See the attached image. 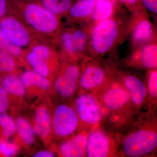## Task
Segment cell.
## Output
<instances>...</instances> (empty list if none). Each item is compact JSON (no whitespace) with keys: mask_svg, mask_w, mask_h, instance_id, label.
Returning <instances> with one entry per match:
<instances>
[{"mask_svg":"<svg viewBox=\"0 0 157 157\" xmlns=\"http://www.w3.org/2000/svg\"><path fill=\"white\" fill-rule=\"evenodd\" d=\"M23 9L25 18L33 28L38 32L50 33L58 26L56 15L48 11L43 6L35 2H23L22 0H11Z\"/></svg>","mask_w":157,"mask_h":157,"instance_id":"cell-4","label":"cell"},{"mask_svg":"<svg viewBox=\"0 0 157 157\" xmlns=\"http://www.w3.org/2000/svg\"><path fill=\"white\" fill-rule=\"evenodd\" d=\"M53 124L57 135L66 137L72 134L77 129L78 124V117L72 107L62 104L56 109Z\"/></svg>","mask_w":157,"mask_h":157,"instance_id":"cell-7","label":"cell"},{"mask_svg":"<svg viewBox=\"0 0 157 157\" xmlns=\"http://www.w3.org/2000/svg\"><path fill=\"white\" fill-rule=\"evenodd\" d=\"M106 77V71L101 65L90 63L83 70L79 83L85 90L94 92L104 83Z\"/></svg>","mask_w":157,"mask_h":157,"instance_id":"cell-9","label":"cell"},{"mask_svg":"<svg viewBox=\"0 0 157 157\" xmlns=\"http://www.w3.org/2000/svg\"><path fill=\"white\" fill-rule=\"evenodd\" d=\"M120 2L122 3V4H124L126 0H118Z\"/></svg>","mask_w":157,"mask_h":157,"instance_id":"cell-36","label":"cell"},{"mask_svg":"<svg viewBox=\"0 0 157 157\" xmlns=\"http://www.w3.org/2000/svg\"><path fill=\"white\" fill-rule=\"evenodd\" d=\"M0 49L6 50L11 55L18 56L21 54L20 48L11 44L0 32Z\"/></svg>","mask_w":157,"mask_h":157,"instance_id":"cell-27","label":"cell"},{"mask_svg":"<svg viewBox=\"0 0 157 157\" xmlns=\"http://www.w3.org/2000/svg\"><path fill=\"white\" fill-rule=\"evenodd\" d=\"M157 147V128L145 125L130 132L124 138L122 148L124 155L129 157L148 155Z\"/></svg>","mask_w":157,"mask_h":157,"instance_id":"cell-2","label":"cell"},{"mask_svg":"<svg viewBox=\"0 0 157 157\" xmlns=\"http://www.w3.org/2000/svg\"><path fill=\"white\" fill-rule=\"evenodd\" d=\"M62 39L64 47L68 52L74 53L76 52L71 33L67 32L64 33Z\"/></svg>","mask_w":157,"mask_h":157,"instance_id":"cell-29","label":"cell"},{"mask_svg":"<svg viewBox=\"0 0 157 157\" xmlns=\"http://www.w3.org/2000/svg\"><path fill=\"white\" fill-rule=\"evenodd\" d=\"M121 24L114 18L102 21L94 29L91 46L94 53H107L117 44L121 37Z\"/></svg>","mask_w":157,"mask_h":157,"instance_id":"cell-3","label":"cell"},{"mask_svg":"<svg viewBox=\"0 0 157 157\" xmlns=\"http://www.w3.org/2000/svg\"><path fill=\"white\" fill-rule=\"evenodd\" d=\"M75 109L78 118L88 127L96 126L103 117L100 104L93 94L78 97L75 101Z\"/></svg>","mask_w":157,"mask_h":157,"instance_id":"cell-6","label":"cell"},{"mask_svg":"<svg viewBox=\"0 0 157 157\" xmlns=\"http://www.w3.org/2000/svg\"><path fill=\"white\" fill-rule=\"evenodd\" d=\"M10 0H0V19L6 14Z\"/></svg>","mask_w":157,"mask_h":157,"instance_id":"cell-34","label":"cell"},{"mask_svg":"<svg viewBox=\"0 0 157 157\" xmlns=\"http://www.w3.org/2000/svg\"><path fill=\"white\" fill-rule=\"evenodd\" d=\"M147 91V99L155 102L157 98V71L156 69L151 70L147 76V83L145 86Z\"/></svg>","mask_w":157,"mask_h":157,"instance_id":"cell-23","label":"cell"},{"mask_svg":"<svg viewBox=\"0 0 157 157\" xmlns=\"http://www.w3.org/2000/svg\"><path fill=\"white\" fill-rule=\"evenodd\" d=\"M71 35L76 52L83 51L87 43L86 34L82 31L77 30L71 33Z\"/></svg>","mask_w":157,"mask_h":157,"instance_id":"cell-26","label":"cell"},{"mask_svg":"<svg viewBox=\"0 0 157 157\" xmlns=\"http://www.w3.org/2000/svg\"><path fill=\"white\" fill-rule=\"evenodd\" d=\"M54 155L52 153L47 151L39 152L34 156V157H52Z\"/></svg>","mask_w":157,"mask_h":157,"instance_id":"cell-35","label":"cell"},{"mask_svg":"<svg viewBox=\"0 0 157 157\" xmlns=\"http://www.w3.org/2000/svg\"><path fill=\"white\" fill-rule=\"evenodd\" d=\"M154 29L148 20L140 21L135 27L133 34V42L135 45L138 46L148 42L152 39Z\"/></svg>","mask_w":157,"mask_h":157,"instance_id":"cell-13","label":"cell"},{"mask_svg":"<svg viewBox=\"0 0 157 157\" xmlns=\"http://www.w3.org/2000/svg\"><path fill=\"white\" fill-rule=\"evenodd\" d=\"M21 80L24 85L27 86H34L42 89H46L50 86L49 82L45 77L31 71L25 72L21 76Z\"/></svg>","mask_w":157,"mask_h":157,"instance_id":"cell-20","label":"cell"},{"mask_svg":"<svg viewBox=\"0 0 157 157\" xmlns=\"http://www.w3.org/2000/svg\"><path fill=\"white\" fill-rule=\"evenodd\" d=\"M50 117L47 109L39 108L36 112L34 131L41 137L48 135L50 128Z\"/></svg>","mask_w":157,"mask_h":157,"instance_id":"cell-15","label":"cell"},{"mask_svg":"<svg viewBox=\"0 0 157 157\" xmlns=\"http://www.w3.org/2000/svg\"><path fill=\"white\" fill-rule=\"evenodd\" d=\"M144 6L147 10L155 14L157 13V0H142Z\"/></svg>","mask_w":157,"mask_h":157,"instance_id":"cell-32","label":"cell"},{"mask_svg":"<svg viewBox=\"0 0 157 157\" xmlns=\"http://www.w3.org/2000/svg\"><path fill=\"white\" fill-rule=\"evenodd\" d=\"M2 86L6 92L22 96L25 94V87L21 79L13 75L5 76L2 81Z\"/></svg>","mask_w":157,"mask_h":157,"instance_id":"cell-17","label":"cell"},{"mask_svg":"<svg viewBox=\"0 0 157 157\" xmlns=\"http://www.w3.org/2000/svg\"><path fill=\"white\" fill-rule=\"evenodd\" d=\"M15 66L14 59L11 54L6 50L0 49V74L12 72Z\"/></svg>","mask_w":157,"mask_h":157,"instance_id":"cell-25","label":"cell"},{"mask_svg":"<svg viewBox=\"0 0 157 157\" xmlns=\"http://www.w3.org/2000/svg\"><path fill=\"white\" fill-rule=\"evenodd\" d=\"M16 126L18 135L24 142L28 144L33 143L34 131L27 121L19 118L16 121Z\"/></svg>","mask_w":157,"mask_h":157,"instance_id":"cell-21","label":"cell"},{"mask_svg":"<svg viewBox=\"0 0 157 157\" xmlns=\"http://www.w3.org/2000/svg\"><path fill=\"white\" fill-rule=\"evenodd\" d=\"M113 11L112 0H96L93 11V17L97 21H103L109 18Z\"/></svg>","mask_w":157,"mask_h":157,"instance_id":"cell-19","label":"cell"},{"mask_svg":"<svg viewBox=\"0 0 157 157\" xmlns=\"http://www.w3.org/2000/svg\"><path fill=\"white\" fill-rule=\"evenodd\" d=\"M17 147L14 144L7 140H0V153L6 157L12 156L17 153Z\"/></svg>","mask_w":157,"mask_h":157,"instance_id":"cell-28","label":"cell"},{"mask_svg":"<svg viewBox=\"0 0 157 157\" xmlns=\"http://www.w3.org/2000/svg\"><path fill=\"white\" fill-rule=\"evenodd\" d=\"M123 81L135 107L143 106L147 100V91L143 82L132 75L125 76Z\"/></svg>","mask_w":157,"mask_h":157,"instance_id":"cell-11","label":"cell"},{"mask_svg":"<svg viewBox=\"0 0 157 157\" xmlns=\"http://www.w3.org/2000/svg\"><path fill=\"white\" fill-rule=\"evenodd\" d=\"M88 133L82 132L63 144L60 147L62 155L66 157H81L86 155Z\"/></svg>","mask_w":157,"mask_h":157,"instance_id":"cell-12","label":"cell"},{"mask_svg":"<svg viewBox=\"0 0 157 157\" xmlns=\"http://www.w3.org/2000/svg\"><path fill=\"white\" fill-rule=\"evenodd\" d=\"M40 5L55 15L69 11L73 0H38Z\"/></svg>","mask_w":157,"mask_h":157,"instance_id":"cell-18","label":"cell"},{"mask_svg":"<svg viewBox=\"0 0 157 157\" xmlns=\"http://www.w3.org/2000/svg\"><path fill=\"white\" fill-rule=\"evenodd\" d=\"M94 95L100 104L102 115L109 116L112 122L121 120L131 107H135L123 82H105L95 91Z\"/></svg>","mask_w":157,"mask_h":157,"instance_id":"cell-1","label":"cell"},{"mask_svg":"<svg viewBox=\"0 0 157 157\" xmlns=\"http://www.w3.org/2000/svg\"><path fill=\"white\" fill-rule=\"evenodd\" d=\"M27 59L36 73L43 77L48 76L49 69L46 60L40 59L32 52L28 54Z\"/></svg>","mask_w":157,"mask_h":157,"instance_id":"cell-22","label":"cell"},{"mask_svg":"<svg viewBox=\"0 0 157 157\" xmlns=\"http://www.w3.org/2000/svg\"><path fill=\"white\" fill-rule=\"evenodd\" d=\"M118 142L107 131L93 129L88 135L86 155L88 157H113L117 154Z\"/></svg>","mask_w":157,"mask_h":157,"instance_id":"cell-5","label":"cell"},{"mask_svg":"<svg viewBox=\"0 0 157 157\" xmlns=\"http://www.w3.org/2000/svg\"><path fill=\"white\" fill-rule=\"evenodd\" d=\"M140 64L148 70L156 69L157 47L155 43H149L142 48L139 57Z\"/></svg>","mask_w":157,"mask_h":157,"instance_id":"cell-14","label":"cell"},{"mask_svg":"<svg viewBox=\"0 0 157 157\" xmlns=\"http://www.w3.org/2000/svg\"><path fill=\"white\" fill-rule=\"evenodd\" d=\"M0 128L3 136L6 137L13 135L16 130V126L13 120L4 113H0Z\"/></svg>","mask_w":157,"mask_h":157,"instance_id":"cell-24","label":"cell"},{"mask_svg":"<svg viewBox=\"0 0 157 157\" xmlns=\"http://www.w3.org/2000/svg\"><path fill=\"white\" fill-rule=\"evenodd\" d=\"M95 2L94 0H78L73 3L69 13L74 17H88L92 14Z\"/></svg>","mask_w":157,"mask_h":157,"instance_id":"cell-16","label":"cell"},{"mask_svg":"<svg viewBox=\"0 0 157 157\" xmlns=\"http://www.w3.org/2000/svg\"><path fill=\"white\" fill-rule=\"evenodd\" d=\"M32 52L44 60H46L50 54L49 48L44 45H36L32 49Z\"/></svg>","mask_w":157,"mask_h":157,"instance_id":"cell-30","label":"cell"},{"mask_svg":"<svg viewBox=\"0 0 157 157\" xmlns=\"http://www.w3.org/2000/svg\"><path fill=\"white\" fill-rule=\"evenodd\" d=\"M79 76V70L78 67L74 65L68 67L55 82L57 91L64 98L72 97L77 90V82Z\"/></svg>","mask_w":157,"mask_h":157,"instance_id":"cell-10","label":"cell"},{"mask_svg":"<svg viewBox=\"0 0 157 157\" xmlns=\"http://www.w3.org/2000/svg\"><path fill=\"white\" fill-rule=\"evenodd\" d=\"M124 5L129 9L136 10L144 7L142 0H126Z\"/></svg>","mask_w":157,"mask_h":157,"instance_id":"cell-33","label":"cell"},{"mask_svg":"<svg viewBox=\"0 0 157 157\" xmlns=\"http://www.w3.org/2000/svg\"><path fill=\"white\" fill-rule=\"evenodd\" d=\"M9 106L7 93L0 85V113H4Z\"/></svg>","mask_w":157,"mask_h":157,"instance_id":"cell-31","label":"cell"},{"mask_svg":"<svg viewBox=\"0 0 157 157\" xmlns=\"http://www.w3.org/2000/svg\"><path fill=\"white\" fill-rule=\"evenodd\" d=\"M0 32L11 44L19 47L27 46L30 42L28 32L21 23L12 17L0 21Z\"/></svg>","mask_w":157,"mask_h":157,"instance_id":"cell-8","label":"cell"}]
</instances>
